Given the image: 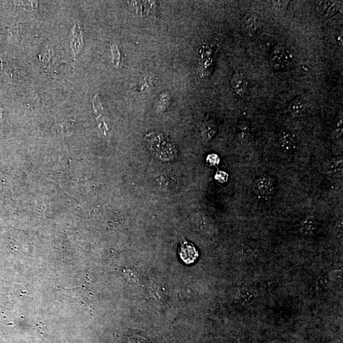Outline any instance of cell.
I'll use <instances>...</instances> for the list:
<instances>
[{"label": "cell", "mask_w": 343, "mask_h": 343, "mask_svg": "<svg viewBox=\"0 0 343 343\" xmlns=\"http://www.w3.org/2000/svg\"><path fill=\"white\" fill-rule=\"evenodd\" d=\"M290 55L288 51L281 46L273 50L269 59V63L273 70L280 71L284 70L290 64Z\"/></svg>", "instance_id": "6da1fadb"}, {"label": "cell", "mask_w": 343, "mask_h": 343, "mask_svg": "<svg viewBox=\"0 0 343 343\" xmlns=\"http://www.w3.org/2000/svg\"><path fill=\"white\" fill-rule=\"evenodd\" d=\"M253 190L257 195L263 198H268L273 195L274 185L268 177L262 176L258 179L253 185Z\"/></svg>", "instance_id": "7a4b0ae2"}, {"label": "cell", "mask_w": 343, "mask_h": 343, "mask_svg": "<svg viewBox=\"0 0 343 343\" xmlns=\"http://www.w3.org/2000/svg\"><path fill=\"white\" fill-rule=\"evenodd\" d=\"M241 27H242L243 33L250 37H253L260 31V19L256 14H248L243 17Z\"/></svg>", "instance_id": "3957f363"}, {"label": "cell", "mask_w": 343, "mask_h": 343, "mask_svg": "<svg viewBox=\"0 0 343 343\" xmlns=\"http://www.w3.org/2000/svg\"><path fill=\"white\" fill-rule=\"evenodd\" d=\"M288 109L294 117H303L308 112L307 103L301 97H297L289 103Z\"/></svg>", "instance_id": "277c9868"}, {"label": "cell", "mask_w": 343, "mask_h": 343, "mask_svg": "<svg viewBox=\"0 0 343 343\" xmlns=\"http://www.w3.org/2000/svg\"><path fill=\"white\" fill-rule=\"evenodd\" d=\"M180 255L183 262L185 264H190L195 262L198 258V252L193 244L185 241L181 245Z\"/></svg>", "instance_id": "5b68a950"}, {"label": "cell", "mask_w": 343, "mask_h": 343, "mask_svg": "<svg viewBox=\"0 0 343 343\" xmlns=\"http://www.w3.org/2000/svg\"><path fill=\"white\" fill-rule=\"evenodd\" d=\"M231 87L237 96L243 97L247 91L248 82L241 73H236L230 81Z\"/></svg>", "instance_id": "8992f818"}, {"label": "cell", "mask_w": 343, "mask_h": 343, "mask_svg": "<svg viewBox=\"0 0 343 343\" xmlns=\"http://www.w3.org/2000/svg\"><path fill=\"white\" fill-rule=\"evenodd\" d=\"M217 131V124L214 119L211 118H207L203 122L200 132L202 137L205 141H209L212 139Z\"/></svg>", "instance_id": "52a82bcc"}, {"label": "cell", "mask_w": 343, "mask_h": 343, "mask_svg": "<svg viewBox=\"0 0 343 343\" xmlns=\"http://www.w3.org/2000/svg\"><path fill=\"white\" fill-rule=\"evenodd\" d=\"M279 144L285 152L292 153L297 147L296 137L289 132H283L280 135Z\"/></svg>", "instance_id": "ba28073f"}, {"label": "cell", "mask_w": 343, "mask_h": 343, "mask_svg": "<svg viewBox=\"0 0 343 343\" xmlns=\"http://www.w3.org/2000/svg\"><path fill=\"white\" fill-rule=\"evenodd\" d=\"M325 171L327 176L332 178H337L342 176L343 159L342 158H334L328 161L325 165Z\"/></svg>", "instance_id": "9c48e42d"}, {"label": "cell", "mask_w": 343, "mask_h": 343, "mask_svg": "<svg viewBox=\"0 0 343 343\" xmlns=\"http://www.w3.org/2000/svg\"><path fill=\"white\" fill-rule=\"evenodd\" d=\"M340 6L337 2L332 1H318L317 10L323 17H331L335 15L339 10Z\"/></svg>", "instance_id": "30bf717a"}, {"label": "cell", "mask_w": 343, "mask_h": 343, "mask_svg": "<svg viewBox=\"0 0 343 343\" xmlns=\"http://www.w3.org/2000/svg\"><path fill=\"white\" fill-rule=\"evenodd\" d=\"M238 134L239 139L243 143H248L251 141L253 131L249 122L242 121L238 124Z\"/></svg>", "instance_id": "8fae6325"}, {"label": "cell", "mask_w": 343, "mask_h": 343, "mask_svg": "<svg viewBox=\"0 0 343 343\" xmlns=\"http://www.w3.org/2000/svg\"><path fill=\"white\" fill-rule=\"evenodd\" d=\"M317 227V221L313 217H308L302 221L301 232L304 235H310L314 232Z\"/></svg>", "instance_id": "7c38bea8"}, {"label": "cell", "mask_w": 343, "mask_h": 343, "mask_svg": "<svg viewBox=\"0 0 343 343\" xmlns=\"http://www.w3.org/2000/svg\"><path fill=\"white\" fill-rule=\"evenodd\" d=\"M79 27L76 29L75 28L74 40H73V51L75 53H77L79 51V47L81 45L80 38H81V33L80 30H79Z\"/></svg>", "instance_id": "4fadbf2b"}, {"label": "cell", "mask_w": 343, "mask_h": 343, "mask_svg": "<svg viewBox=\"0 0 343 343\" xmlns=\"http://www.w3.org/2000/svg\"><path fill=\"white\" fill-rule=\"evenodd\" d=\"M219 158L217 155H209L207 158V162L210 166H217L219 163Z\"/></svg>", "instance_id": "5bb4252c"}, {"label": "cell", "mask_w": 343, "mask_h": 343, "mask_svg": "<svg viewBox=\"0 0 343 343\" xmlns=\"http://www.w3.org/2000/svg\"><path fill=\"white\" fill-rule=\"evenodd\" d=\"M215 179L220 183H225L228 180V175L223 171H218L215 174Z\"/></svg>", "instance_id": "9a60e30c"}, {"label": "cell", "mask_w": 343, "mask_h": 343, "mask_svg": "<svg viewBox=\"0 0 343 343\" xmlns=\"http://www.w3.org/2000/svg\"><path fill=\"white\" fill-rule=\"evenodd\" d=\"M112 51H113L114 59L115 60V61L114 62V63H115L116 65L117 66L118 64V62H119L120 54L119 52H118V50L117 47H116V45H113V46L112 47Z\"/></svg>", "instance_id": "2e32d148"}]
</instances>
